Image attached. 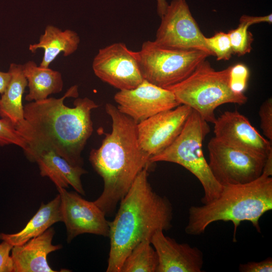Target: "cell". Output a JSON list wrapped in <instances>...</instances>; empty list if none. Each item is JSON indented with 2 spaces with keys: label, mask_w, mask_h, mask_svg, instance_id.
<instances>
[{
  "label": "cell",
  "mask_w": 272,
  "mask_h": 272,
  "mask_svg": "<svg viewBox=\"0 0 272 272\" xmlns=\"http://www.w3.org/2000/svg\"><path fill=\"white\" fill-rule=\"evenodd\" d=\"M157 4V12L160 18L166 12L168 5L167 0H156Z\"/></svg>",
  "instance_id": "obj_33"
},
{
  "label": "cell",
  "mask_w": 272,
  "mask_h": 272,
  "mask_svg": "<svg viewBox=\"0 0 272 272\" xmlns=\"http://www.w3.org/2000/svg\"><path fill=\"white\" fill-rule=\"evenodd\" d=\"M137 53L144 79L166 89L185 79L210 56L198 50L163 47L150 40L144 42Z\"/></svg>",
  "instance_id": "obj_7"
},
{
  "label": "cell",
  "mask_w": 272,
  "mask_h": 272,
  "mask_svg": "<svg viewBox=\"0 0 272 272\" xmlns=\"http://www.w3.org/2000/svg\"><path fill=\"white\" fill-rule=\"evenodd\" d=\"M249 27L248 24L240 22L236 29L231 30L227 33L233 54L242 56L250 52L253 36L248 30Z\"/></svg>",
  "instance_id": "obj_23"
},
{
  "label": "cell",
  "mask_w": 272,
  "mask_h": 272,
  "mask_svg": "<svg viewBox=\"0 0 272 272\" xmlns=\"http://www.w3.org/2000/svg\"><path fill=\"white\" fill-rule=\"evenodd\" d=\"M230 66L216 71L206 59L182 81L167 89L174 94L180 104L198 112L208 122L214 123L215 111L227 103L242 105L247 97L233 92L229 84Z\"/></svg>",
  "instance_id": "obj_5"
},
{
  "label": "cell",
  "mask_w": 272,
  "mask_h": 272,
  "mask_svg": "<svg viewBox=\"0 0 272 272\" xmlns=\"http://www.w3.org/2000/svg\"><path fill=\"white\" fill-rule=\"evenodd\" d=\"M240 22L246 23L249 26L253 24L266 22L271 24L272 22V15L271 14L262 16H251L246 15H242L240 18Z\"/></svg>",
  "instance_id": "obj_30"
},
{
  "label": "cell",
  "mask_w": 272,
  "mask_h": 272,
  "mask_svg": "<svg viewBox=\"0 0 272 272\" xmlns=\"http://www.w3.org/2000/svg\"><path fill=\"white\" fill-rule=\"evenodd\" d=\"M157 253L151 239H145L129 252L122 265L120 272H157Z\"/></svg>",
  "instance_id": "obj_22"
},
{
  "label": "cell",
  "mask_w": 272,
  "mask_h": 272,
  "mask_svg": "<svg viewBox=\"0 0 272 272\" xmlns=\"http://www.w3.org/2000/svg\"><path fill=\"white\" fill-rule=\"evenodd\" d=\"M78 95L75 85L61 98L47 97L24 106V120L15 127L26 143L24 151L30 161L52 151L71 165L83 167L81 153L93 131L91 111L99 105L87 97L77 98L73 107L64 105L65 98Z\"/></svg>",
  "instance_id": "obj_1"
},
{
  "label": "cell",
  "mask_w": 272,
  "mask_h": 272,
  "mask_svg": "<svg viewBox=\"0 0 272 272\" xmlns=\"http://www.w3.org/2000/svg\"><path fill=\"white\" fill-rule=\"evenodd\" d=\"M148 167L137 176L120 200L114 219L109 221L110 249L107 272H120L132 249L158 230L172 226L173 208L169 199L156 192L148 180Z\"/></svg>",
  "instance_id": "obj_3"
},
{
  "label": "cell",
  "mask_w": 272,
  "mask_h": 272,
  "mask_svg": "<svg viewBox=\"0 0 272 272\" xmlns=\"http://www.w3.org/2000/svg\"><path fill=\"white\" fill-rule=\"evenodd\" d=\"M11 75L10 73L0 71V94H2L6 90L10 81Z\"/></svg>",
  "instance_id": "obj_31"
},
{
  "label": "cell",
  "mask_w": 272,
  "mask_h": 272,
  "mask_svg": "<svg viewBox=\"0 0 272 272\" xmlns=\"http://www.w3.org/2000/svg\"><path fill=\"white\" fill-rule=\"evenodd\" d=\"M24 75L27 80L29 93L25 96L28 101L46 99L49 95L60 92L63 87L61 74L49 67L38 66L29 60L22 64Z\"/></svg>",
  "instance_id": "obj_20"
},
{
  "label": "cell",
  "mask_w": 272,
  "mask_h": 272,
  "mask_svg": "<svg viewBox=\"0 0 272 272\" xmlns=\"http://www.w3.org/2000/svg\"><path fill=\"white\" fill-rule=\"evenodd\" d=\"M92 69L101 80L119 90L134 89L144 80L137 51L122 42L100 48L93 59Z\"/></svg>",
  "instance_id": "obj_10"
},
{
  "label": "cell",
  "mask_w": 272,
  "mask_h": 272,
  "mask_svg": "<svg viewBox=\"0 0 272 272\" xmlns=\"http://www.w3.org/2000/svg\"><path fill=\"white\" fill-rule=\"evenodd\" d=\"M105 110L112 130L100 147L91 151L89 160L104 183L102 193L94 202L106 216L114 212L138 174L152 163L139 144L137 123L112 104L107 103Z\"/></svg>",
  "instance_id": "obj_2"
},
{
  "label": "cell",
  "mask_w": 272,
  "mask_h": 272,
  "mask_svg": "<svg viewBox=\"0 0 272 272\" xmlns=\"http://www.w3.org/2000/svg\"><path fill=\"white\" fill-rule=\"evenodd\" d=\"M192 110L180 104L137 123L138 138L142 149L150 157L166 149L179 135Z\"/></svg>",
  "instance_id": "obj_13"
},
{
  "label": "cell",
  "mask_w": 272,
  "mask_h": 272,
  "mask_svg": "<svg viewBox=\"0 0 272 272\" xmlns=\"http://www.w3.org/2000/svg\"><path fill=\"white\" fill-rule=\"evenodd\" d=\"M114 99L118 110L137 123L180 105L172 91L145 80L134 89L119 90Z\"/></svg>",
  "instance_id": "obj_12"
},
{
  "label": "cell",
  "mask_w": 272,
  "mask_h": 272,
  "mask_svg": "<svg viewBox=\"0 0 272 272\" xmlns=\"http://www.w3.org/2000/svg\"><path fill=\"white\" fill-rule=\"evenodd\" d=\"M55 231L50 227L41 235L24 244L14 246L11 257L13 272H54L49 265L47 255L62 248L61 245H53L52 240Z\"/></svg>",
  "instance_id": "obj_16"
},
{
  "label": "cell",
  "mask_w": 272,
  "mask_h": 272,
  "mask_svg": "<svg viewBox=\"0 0 272 272\" xmlns=\"http://www.w3.org/2000/svg\"><path fill=\"white\" fill-rule=\"evenodd\" d=\"M208 148L209 167L222 186L250 182L262 173L266 158L232 148L215 137Z\"/></svg>",
  "instance_id": "obj_9"
},
{
  "label": "cell",
  "mask_w": 272,
  "mask_h": 272,
  "mask_svg": "<svg viewBox=\"0 0 272 272\" xmlns=\"http://www.w3.org/2000/svg\"><path fill=\"white\" fill-rule=\"evenodd\" d=\"M213 123L215 138L224 144L264 158L272 152L271 142L237 110L224 112Z\"/></svg>",
  "instance_id": "obj_14"
},
{
  "label": "cell",
  "mask_w": 272,
  "mask_h": 272,
  "mask_svg": "<svg viewBox=\"0 0 272 272\" xmlns=\"http://www.w3.org/2000/svg\"><path fill=\"white\" fill-rule=\"evenodd\" d=\"M239 270L241 272H271L272 258L269 257L260 261H250L240 264Z\"/></svg>",
  "instance_id": "obj_28"
},
{
  "label": "cell",
  "mask_w": 272,
  "mask_h": 272,
  "mask_svg": "<svg viewBox=\"0 0 272 272\" xmlns=\"http://www.w3.org/2000/svg\"><path fill=\"white\" fill-rule=\"evenodd\" d=\"M210 131L208 122L192 109L175 140L164 151L150 158L152 164L161 161L176 163L194 175L203 189L202 204L217 198L223 188L213 175L202 152L203 141Z\"/></svg>",
  "instance_id": "obj_6"
},
{
  "label": "cell",
  "mask_w": 272,
  "mask_h": 272,
  "mask_svg": "<svg viewBox=\"0 0 272 272\" xmlns=\"http://www.w3.org/2000/svg\"><path fill=\"white\" fill-rule=\"evenodd\" d=\"M40 175L48 177L56 187L72 186L79 193L85 195L81 176L87 172L83 167L75 166L52 151L44 152L36 160Z\"/></svg>",
  "instance_id": "obj_17"
},
{
  "label": "cell",
  "mask_w": 272,
  "mask_h": 272,
  "mask_svg": "<svg viewBox=\"0 0 272 272\" xmlns=\"http://www.w3.org/2000/svg\"><path fill=\"white\" fill-rule=\"evenodd\" d=\"M258 114L260 119V127L268 140L272 141V99L269 98L262 103Z\"/></svg>",
  "instance_id": "obj_27"
},
{
  "label": "cell",
  "mask_w": 272,
  "mask_h": 272,
  "mask_svg": "<svg viewBox=\"0 0 272 272\" xmlns=\"http://www.w3.org/2000/svg\"><path fill=\"white\" fill-rule=\"evenodd\" d=\"M151 242L158 257L157 272H201L203 255L196 247L179 243L161 230L153 235Z\"/></svg>",
  "instance_id": "obj_15"
},
{
  "label": "cell",
  "mask_w": 272,
  "mask_h": 272,
  "mask_svg": "<svg viewBox=\"0 0 272 272\" xmlns=\"http://www.w3.org/2000/svg\"><path fill=\"white\" fill-rule=\"evenodd\" d=\"M262 173L268 176H271L272 174V152L266 157Z\"/></svg>",
  "instance_id": "obj_32"
},
{
  "label": "cell",
  "mask_w": 272,
  "mask_h": 272,
  "mask_svg": "<svg viewBox=\"0 0 272 272\" xmlns=\"http://www.w3.org/2000/svg\"><path fill=\"white\" fill-rule=\"evenodd\" d=\"M156 38L157 45L178 50H198L213 55L186 0H172L161 18Z\"/></svg>",
  "instance_id": "obj_8"
},
{
  "label": "cell",
  "mask_w": 272,
  "mask_h": 272,
  "mask_svg": "<svg viewBox=\"0 0 272 272\" xmlns=\"http://www.w3.org/2000/svg\"><path fill=\"white\" fill-rule=\"evenodd\" d=\"M56 188L60 197L62 222L65 225L68 243L85 233L108 237L109 221L94 201L82 198L77 192Z\"/></svg>",
  "instance_id": "obj_11"
},
{
  "label": "cell",
  "mask_w": 272,
  "mask_h": 272,
  "mask_svg": "<svg viewBox=\"0 0 272 272\" xmlns=\"http://www.w3.org/2000/svg\"><path fill=\"white\" fill-rule=\"evenodd\" d=\"M62 222L60 211V197L59 193L52 200L41 205L25 227L15 234L0 233V239L13 246L24 244L49 228L54 223Z\"/></svg>",
  "instance_id": "obj_19"
},
{
  "label": "cell",
  "mask_w": 272,
  "mask_h": 272,
  "mask_svg": "<svg viewBox=\"0 0 272 272\" xmlns=\"http://www.w3.org/2000/svg\"><path fill=\"white\" fill-rule=\"evenodd\" d=\"M15 145L25 150L26 144L15 126L8 119H0V146Z\"/></svg>",
  "instance_id": "obj_25"
},
{
  "label": "cell",
  "mask_w": 272,
  "mask_h": 272,
  "mask_svg": "<svg viewBox=\"0 0 272 272\" xmlns=\"http://www.w3.org/2000/svg\"><path fill=\"white\" fill-rule=\"evenodd\" d=\"M13 247L5 241L0 244V272H13V262L10 255Z\"/></svg>",
  "instance_id": "obj_29"
},
{
  "label": "cell",
  "mask_w": 272,
  "mask_h": 272,
  "mask_svg": "<svg viewBox=\"0 0 272 272\" xmlns=\"http://www.w3.org/2000/svg\"><path fill=\"white\" fill-rule=\"evenodd\" d=\"M80 42V37L75 31L70 29L62 30L48 25L40 35L38 43L30 44L29 50L35 53L37 50L43 49L44 54L39 66L47 68L60 53L62 52L64 56L74 53Z\"/></svg>",
  "instance_id": "obj_18"
},
{
  "label": "cell",
  "mask_w": 272,
  "mask_h": 272,
  "mask_svg": "<svg viewBox=\"0 0 272 272\" xmlns=\"http://www.w3.org/2000/svg\"><path fill=\"white\" fill-rule=\"evenodd\" d=\"M249 71L245 64L237 63L230 66L229 84L232 90L236 93H243L246 88Z\"/></svg>",
  "instance_id": "obj_26"
},
{
  "label": "cell",
  "mask_w": 272,
  "mask_h": 272,
  "mask_svg": "<svg viewBox=\"0 0 272 272\" xmlns=\"http://www.w3.org/2000/svg\"><path fill=\"white\" fill-rule=\"evenodd\" d=\"M272 209V178L262 174L247 183L223 186L220 195L202 206H191L185 232L197 236L217 221L231 222L234 239L237 229L243 221L252 223L260 232L259 220Z\"/></svg>",
  "instance_id": "obj_4"
},
{
  "label": "cell",
  "mask_w": 272,
  "mask_h": 272,
  "mask_svg": "<svg viewBox=\"0 0 272 272\" xmlns=\"http://www.w3.org/2000/svg\"><path fill=\"white\" fill-rule=\"evenodd\" d=\"M205 41L208 49L218 60H229L233 54L228 33L217 32L212 37H206Z\"/></svg>",
  "instance_id": "obj_24"
},
{
  "label": "cell",
  "mask_w": 272,
  "mask_h": 272,
  "mask_svg": "<svg viewBox=\"0 0 272 272\" xmlns=\"http://www.w3.org/2000/svg\"><path fill=\"white\" fill-rule=\"evenodd\" d=\"M8 71L11 78L1 94L0 117L8 119L16 127L24 120L22 97L27 86V80L23 72L22 64L12 63Z\"/></svg>",
  "instance_id": "obj_21"
}]
</instances>
